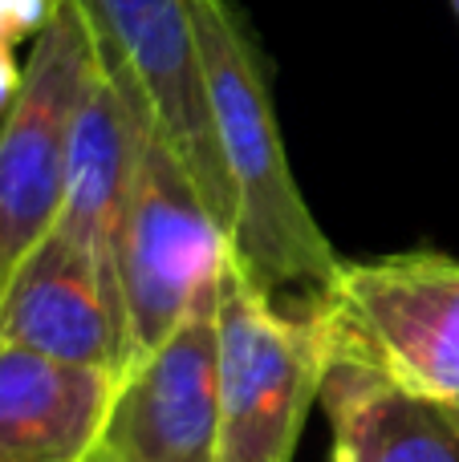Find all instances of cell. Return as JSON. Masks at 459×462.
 Listing matches in <instances>:
<instances>
[{"mask_svg":"<svg viewBox=\"0 0 459 462\" xmlns=\"http://www.w3.org/2000/svg\"><path fill=\"white\" fill-rule=\"evenodd\" d=\"M195 37L220 162L232 183V260L268 296L301 288L317 300L342 260L305 208L285 159L257 41L236 16L232 0H195Z\"/></svg>","mask_w":459,"mask_h":462,"instance_id":"obj_1","label":"cell"},{"mask_svg":"<svg viewBox=\"0 0 459 462\" xmlns=\"http://www.w3.org/2000/svg\"><path fill=\"white\" fill-rule=\"evenodd\" d=\"M330 361L346 357L423 402L459 410V260L403 252L342 260L317 300Z\"/></svg>","mask_w":459,"mask_h":462,"instance_id":"obj_2","label":"cell"},{"mask_svg":"<svg viewBox=\"0 0 459 462\" xmlns=\"http://www.w3.org/2000/svg\"><path fill=\"white\" fill-rule=\"evenodd\" d=\"M220 462H293L330 374L322 312L285 317L228 255L216 288Z\"/></svg>","mask_w":459,"mask_h":462,"instance_id":"obj_3","label":"cell"},{"mask_svg":"<svg viewBox=\"0 0 459 462\" xmlns=\"http://www.w3.org/2000/svg\"><path fill=\"white\" fill-rule=\"evenodd\" d=\"M228 255V227L208 208L179 154L151 126L130 179L114 252L130 365L159 349L195 304L216 296Z\"/></svg>","mask_w":459,"mask_h":462,"instance_id":"obj_4","label":"cell"},{"mask_svg":"<svg viewBox=\"0 0 459 462\" xmlns=\"http://www.w3.org/2000/svg\"><path fill=\"white\" fill-rule=\"evenodd\" d=\"M73 8L86 21L98 65L130 102L143 106L155 134L200 183L216 219L232 227V183L216 146L195 0H73Z\"/></svg>","mask_w":459,"mask_h":462,"instance_id":"obj_5","label":"cell"},{"mask_svg":"<svg viewBox=\"0 0 459 462\" xmlns=\"http://www.w3.org/2000/svg\"><path fill=\"white\" fill-rule=\"evenodd\" d=\"M94 65L81 13L73 0H57L0 126V280H8L61 216L73 122Z\"/></svg>","mask_w":459,"mask_h":462,"instance_id":"obj_6","label":"cell"},{"mask_svg":"<svg viewBox=\"0 0 459 462\" xmlns=\"http://www.w3.org/2000/svg\"><path fill=\"white\" fill-rule=\"evenodd\" d=\"M220 288V284H216ZM98 462H220L216 296L118 377Z\"/></svg>","mask_w":459,"mask_h":462,"instance_id":"obj_7","label":"cell"},{"mask_svg":"<svg viewBox=\"0 0 459 462\" xmlns=\"http://www.w3.org/2000/svg\"><path fill=\"white\" fill-rule=\"evenodd\" d=\"M0 341L122 377L126 317L114 288L65 231H49L0 288Z\"/></svg>","mask_w":459,"mask_h":462,"instance_id":"obj_8","label":"cell"},{"mask_svg":"<svg viewBox=\"0 0 459 462\" xmlns=\"http://www.w3.org/2000/svg\"><path fill=\"white\" fill-rule=\"evenodd\" d=\"M146 130H151V118L143 114V106L130 102L114 86L110 73L94 65L78 106V122H73L65 199L53 227L65 231L89 255V263L102 272L114 296H118V263H114L118 227Z\"/></svg>","mask_w":459,"mask_h":462,"instance_id":"obj_9","label":"cell"},{"mask_svg":"<svg viewBox=\"0 0 459 462\" xmlns=\"http://www.w3.org/2000/svg\"><path fill=\"white\" fill-rule=\"evenodd\" d=\"M118 377L0 341V462H89Z\"/></svg>","mask_w":459,"mask_h":462,"instance_id":"obj_10","label":"cell"},{"mask_svg":"<svg viewBox=\"0 0 459 462\" xmlns=\"http://www.w3.org/2000/svg\"><path fill=\"white\" fill-rule=\"evenodd\" d=\"M322 398L333 462H459L455 410L415 398L358 361H330Z\"/></svg>","mask_w":459,"mask_h":462,"instance_id":"obj_11","label":"cell"},{"mask_svg":"<svg viewBox=\"0 0 459 462\" xmlns=\"http://www.w3.org/2000/svg\"><path fill=\"white\" fill-rule=\"evenodd\" d=\"M57 0H0V57H13L21 41H37L53 21Z\"/></svg>","mask_w":459,"mask_h":462,"instance_id":"obj_12","label":"cell"},{"mask_svg":"<svg viewBox=\"0 0 459 462\" xmlns=\"http://www.w3.org/2000/svg\"><path fill=\"white\" fill-rule=\"evenodd\" d=\"M21 81H24V69L16 65V57H0V126H5L16 94H21Z\"/></svg>","mask_w":459,"mask_h":462,"instance_id":"obj_13","label":"cell"},{"mask_svg":"<svg viewBox=\"0 0 459 462\" xmlns=\"http://www.w3.org/2000/svg\"><path fill=\"white\" fill-rule=\"evenodd\" d=\"M452 8H455V21H459V0H452Z\"/></svg>","mask_w":459,"mask_h":462,"instance_id":"obj_14","label":"cell"},{"mask_svg":"<svg viewBox=\"0 0 459 462\" xmlns=\"http://www.w3.org/2000/svg\"><path fill=\"white\" fill-rule=\"evenodd\" d=\"M455 422H459V410H455Z\"/></svg>","mask_w":459,"mask_h":462,"instance_id":"obj_15","label":"cell"},{"mask_svg":"<svg viewBox=\"0 0 459 462\" xmlns=\"http://www.w3.org/2000/svg\"><path fill=\"white\" fill-rule=\"evenodd\" d=\"M0 288H5V280H0Z\"/></svg>","mask_w":459,"mask_h":462,"instance_id":"obj_16","label":"cell"},{"mask_svg":"<svg viewBox=\"0 0 459 462\" xmlns=\"http://www.w3.org/2000/svg\"><path fill=\"white\" fill-rule=\"evenodd\" d=\"M89 462H98V458H89Z\"/></svg>","mask_w":459,"mask_h":462,"instance_id":"obj_17","label":"cell"}]
</instances>
